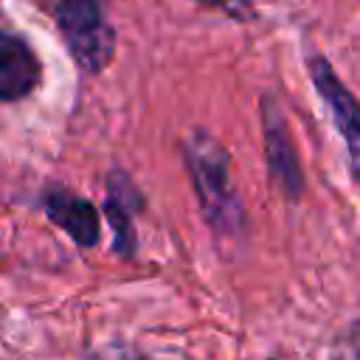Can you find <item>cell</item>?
Here are the masks:
<instances>
[{"label": "cell", "instance_id": "6da1fadb", "mask_svg": "<svg viewBox=\"0 0 360 360\" xmlns=\"http://www.w3.org/2000/svg\"><path fill=\"white\" fill-rule=\"evenodd\" d=\"M183 152L205 219L217 231H236L242 222V208L231 186L228 152L208 132H194L183 143Z\"/></svg>", "mask_w": 360, "mask_h": 360}, {"label": "cell", "instance_id": "7a4b0ae2", "mask_svg": "<svg viewBox=\"0 0 360 360\" xmlns=\"http://www.w3.org/2000/svg\"><path fill=\"white\" fill-rule=\"evenodd\" d=\"M53 17L84 73H101L115 53V31L98 0H53Z\"/></svg>", "mask_w": 360, "mask_h": 360}, {"label": "cell", "instance_id": "3957f363", "mask_svg": "<svg viewBox=\"0 0 360 360\" xmlns=\"http://www.w3.org/2000/svg\"><path fill=\"white\" fill-rule=\"evenodd\" d=\"M309 76L315 90L321 93V98L326 101L338 132L346 141V152H349V166H352V177L360 186V101L352 90L343 87V82L338 79L335 68L323 59V56H312L309 59Z\"/></svg>", "mask_w": 360, "mask_h": 360}, {"label": "cell", "instance_id": "277c9868", "mask_svg": "<svg viewBox=\"0 0 360 360\" xmlns=\"http://www.w3.org/2000/svg\"><path fill=\"white\" fill-rule=\"evenodd\" d=\"M262 121H264V155H267L270 174L290 200H298L304 191L301 163H298L292 138L287 132V121L270 98L262 104Z\"/></svg>", "mask_w": 360, "mask_h": 360}, {"label": "cell", "instance_id": "5b68a950", "mask_svg": "<svg viewBox=\"0 0 360 360\" xmlns=\"http://www.w3.org/2000/svg\"><path fill=\"white\" fill-rule=\"evenodd\" d=\"M42 82V68L31 45L0 31V101H20Z\"/></svg>", "mask_w": 360, "mask_h": 360}, {"label": "cell", "instance_id": "8992f818", "mask_svg": "<svg viewBox=\"0 0 360 360\" xmlns=\"http://www.w3.org/2000/svg\"><path fill=\"white\" fill-rule=\"evenodd\" d=\"M45 211L53 225H59L76 245L90 248L98 242V211L90 205V200L73 194L70 188H48L42 194Z\"/></svg>", "mask_w": 360, "mask_h": 360}, {"label": "cell", "instance_id": "52a82bcc", "mask_svg": "<svg viewBox=\"0 0 360 360\" xmlns=\"http://www.w3.org/2000/svg\"><path fill=\"white\" fill-rule=\"evenodd\" d=\"M107 202L104 211L110 217L112 225V236H115V250L121 256H132L135 253V236H132V214L138 205V191L132 188L129 177L124 172H112L107 180Z\"/></svg>", "mask_w": 360, "mask_h": 360}, {"label": "cell", "instance_id": "ba28073f", "mask_svg": "<svg viewBox=\"0 0 360 360\" xmlns=\"http://www.w3.org/2000/svg\"><path fill=\"white\" fill-rule=\"evenodd\" d=\"M200 3H205V6H219V8H233L236 0H200Z\"/></svg>", "mask_w": 360, "mask_h": 360}]
</instances>
